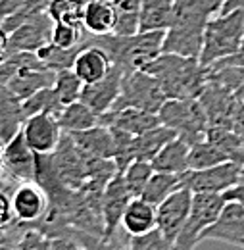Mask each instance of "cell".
<instances>
[{
	"label": "cell",
	"mask_w": 244,
	"mask_h": 250,
	"mask_svg": "<svg viewBox=\"0 0 244 250\" xmlns=\"http://www.w3.org/2000/svg\"><path fill=\"white\" fill-rule=\"evenodd\" d=\"M223 2L225 0H177L173 21L163 39V52L200 58L206 25L221 12Z\"/></svg>",
	"instance_id": "1"
},
{
	"label": "cell",
	"mask_w": 244,
	"mask_h": 250,
	"mask_svg": "<svg viewBox=\"0 0 244 250\" xmlns=\"http://www.w3.org/2000/svg\"><path fill=\"white\" fill-rule=\"evenodd\" d=\"M160 81L167 98H198L208 83V67L198 58L162 52L144 67Z\"/></svg>",
	"instance_id": "2"
},
{
	"label": "cell",
	"mask_w": 244,
	"mask_h": 250,
	"mask_svg": "<svg viewBox=\"0 0 244 250\" xmlns=\"http://www.w3.org/2000/svg\"><path fill=\"white\" fill-rule=\"evenodd\" d=\"M85 39L87 42L102 46L110 54L112 62L122 65L127 73L135 69H144L163 52L165 31H139L127 37L116 35V33H108V35L87 33Z\"/></svg>",
	"instance_id": "3"
},
{
	"label": "cell",
	"mask_w": 244,
	"mask_h": 250,
	"mask_svg": "<svg viewBox=\"0 0 244 250\" xmlns=\"http://www.w3.org/2000/svg\"><path fill=\"white\" fill-rule=\"evenodd\" d=\"M244 41V10L219 12L210 20L204 31V42L200 50L202 65L212 63L235 56Z\"/></svg>",
	"instance_id": "4"
},
{
	"label": "cell",
	"mask_w": 244,
	"mask_h": 250,
	"mask_svg": "<svg viewBox=\"0 0 244 250\" xmlns=\"http://www.w3.org/2000/svg\"><path fill=\"white\" fill-rule=\"evenodd\" d=\"M160 122L190 146L208 137L210 122L198 98H167L158 112Z\"/></svg>",
	"instance_id": "5"
},
{
	"label": "cell",
	"mask_w": 244,
	"mask_h": 250,
	"mask_svg": "<svg viewBox=\"0 0 244 250\" xmlns=\"http://www.w3.org/2000/svg\"><path fill=\"white\" fill-rule=\"evenodd\" d=\"M165 100H167V94L152 73H148L146 69H135L123 75L122 91L112 110L139 108L144 112L158 114Z\"/></svg>",
	"instance_id": "6"
},
{
	"label": "cell",
	"mask_w": 244,
	"mask_h": 250,
	"mask_svg": "<svg viewBox=\"0 0 244 250\" xmlns=\"http://www.w3.org/2000/svg\"><path fill=\"white\" fill-rule=\"evenodd\" d=\"M227 204L223 192H194L188 218L184 221L181 235L175 241V249L190 250L202 243L204 231L219 218L223 206Z\"/></svg>",
	"instance_id": "7"
},
{
	"label": "cell",
	"mask_w": 244,
	"mask_h": 250,
	"mask_svg": "<svg viewBox=\"0 0 244 250\" xmlns=\"http://www.w3.org/2000/svg\"><path fill=\"white\" fill-rule=\"evenodd\" d=\"M244 179V166L239 162H223L204 169H186L181 175L183 187L192 192H225Z\"/></svg>",
	"instance_id": "8"
},
{
	"label": "cell",
	"mask_w": 244,
	"mask_h": 250,
	"mask_svg": "<svg viewBox=\"0 0 244 250\" xmlns=\"http://www.w3.org/2000/svg\"><path fill=\"white\" fill-rule=\"evenodd\" d=\"M133 194L125 185L123 173L118 171L112 181L106 185L102 194V219H104V235H102V245L104 247H114L116 233L122 227L123 214L131 202Z\"/></svg>",
	"instance_id": "9"
},
{
	"label": "cell",
	"mask_w": 244,
	"mask_h": 250,
	"mask_svg": "<svg viewBox=\"0 0 244 250\" xmlns=\"http://www.w3.org/2000/svg\"><path fill=\"white\" fill-rule=\"evenodd\" d=\"M61 183L71 190H79L89 177V154L81 150L69 133L61 135L58 148L52 152Z\"/></svg>",
	"instance_id": "10"
},
{
	"label": "cell",
	"mask_w": 244,
	"mask_h": 250,
	"mask_svg": "<svg viewBox=\"0 0 244 250\" xmlns=\"http://www.w3.org/2000/svg\"><path fill=\"white\" fill-rule=\"evenodd\" d=\"M192 194L194 192L190 188L181 187L156 206V227L163 233V237L169 243H173V247H175L177 237L181 235L184 221L188 218Z\"/></svg>",
	"instance_id": "11"
},
{
	"label": "cell",
	"mask_w": 244,
	"mask_h": 250,
	"mask_svg": "<svg viewBox=\"0 0 244 250\" xmlns=\"http://www.w3.org/2000/svg\"><path fill=\"white\" fill-rule=\"evenodd\" d=\"M210 127H223V129H233V118H235V110L239 104L237 94L225 87H221L215 81H208L204 91L198 96Z\"/></svg>",
	"instance_id": "12"
},
{
	"label": "cell",
	"mask_w": 244,
	"mask_h": 250,
	"mask_svg": "<svg viewBox=\"0 0 244 250\" xmlns=\"http://www.w3.org/2000/svg\"><path fill=\"white\" fill-rule=\"evenodd\" d=\"M52 29H54V20L48 16V12L35 14L23 25H20L16 31H12L8 35L6 52L8 54L20 52V50L37 52L46 42H50Z\"/></svg>",
	"instance_id": "13"
},
{
	"label": "cell",
	"mask_w": 244,
	"mask_h": 250,
	"mask_svg": "<svg viewBox=\"0 0 244 250\" xmlns=\"http://www.w3.org/2000/svg\"><path fill=\"white\" fill-rule=\"evenodd\" d=\"M12 204L16 219L20 223L35 225L46 214L50 198L44 187L33 179V181H21L16 187V190L12 192Z\"/></svg>",
	"instance_id": "14"
},
{
	"label": "cell",
	"mask_w": 244,
	"mask_h": 250,
	"mask_svg": "<svg viewBox=\"0 0 244 250\" xmlns=\"http://www.w3.org/2000/svg\"><path fill=\"white\" fill-rule=\"evenodd\" d=\"M202 241H219L237 249H244V206L227 200L219 218L204 231Z\"/></svg>",
	"instance_id": "15"
},
{
	"label": "cell",
	"mask_w": 244,
	"mask_h": 250,
	"mask_svg": "<svg viewBox=\"0 0 244 250\" xmlns=\"http://www.w3.org/2000/svg\"><path fill=\"white\" fill-rule=\"evenodd\" d=\"M23 137L37 154H52L61 141L63 129L52 114H33L23 122Z\"/></svg>",
	"instance_id": "16"
},
{
	"label": "cell",
	"mask_w": 244,
	"mask_h": 250,
	"mask_svg": "<svg viewBox=\"0 0 244 250\" xmlns=\"http://www.w3.org/2000/svg\"><path fill=\"white\" fill-rule=\"evenodd\" d=\"M125 75V69L122 65L114 63L112 69L98 81L94 83H85L81 91V100L87 102L92 110L100 116L108 110H112L114 102L118 100L120 91H122V81Z\"/></svg>",
	"instance_id": "17"
},
{
	"label": "cell",
	"mask_w": 244,
	"mask_h": 250,
	"mask_svg": "<svg viewBox=\"0 0 244 250\" xmlns=\"http://www.w3.org/2000/svg\"><path fill=\"white\" fill-rule=\"evenodd\" d=\"M2 169H6L16 181H33L37 173V152L31 148L23 137V131H20L14 139L6 143L4 158H2Z\"/></svg>",
	"instance_id": "18"
},
{
	"label": "cell",
	"mask_w": 244,
	"mask_h": 250,
	"mask_svg": "<svg viewBox=\"0 0 244 250\" xmlns=\"http://www.w3.org/2000/svg\"><path fill=\"white\" fill-rule=\"evenodd\" d=\"M98 124L108 125L112 129H120L129 135H141L156 125H160V116L152 112H144L139 108H122V110H108L98 116Z\"/></svg>",
	"instance_id": "19"
},
{
	"label": "cell",
	"mask_w": 244,
	"mask_h": 250,
	"mask_svg": "<svg viewBox=\"0 0 244 250\" xmlns=\"http://www.w3.org/2000/svg\"><path fill=\"white\" fill-rule=\"evenodd\" d=\"M112 65H114V62H112L110 54L102 46L87 42V39H85V46L77 54L73 69L81 77L83 83H94V81L102 79L112 69Z\"/></svg>",
	"instance_id": "20"
},
{
	"label": "cell",
	"mask_w": 244,
	"mask_h": 250,
	"mask_svg": "<svg viewBox=\"0 0 244 250\" xmlns=\"http://www.w3.org/2000/svg\"><path fill=\"white\" fill-rule=\"evenodd\" d=\"M69 135L75 141V145L81 150H85L87 154L98 158H112L114 160V154H116V137H114V131L108 125L96 124L89 127V129L73 131Z\"/></svg>",
	"instance_id": "21"
},
{
	"label": "cell",
	"mask_w": 244,
	"mask_h": 250,
	"mask_svg": "<svg viewBox=\"0 0 244 250\" xmlns=\"http://www.w3.org/2000/svg\"><path fill=\"white\" fill-rule=\"evenodd\" d=\"M25 122L23 100L14 94L6 85H0V139L8 143L14 139Z\"/></svg>",
	"instance_id": "22"
},
{
	"label": "cell",
	"mask_w": 244,
	"mask_h": 250,
	"mask_svg": "<svg viewBox=\"0 0 244 250\" xmlns=\"http://www.w3.org/2000/svg\"><path fill=\"white\" fill-rule=\"evenodd\" d=\"M56 81V71L50 67H29V69H21L6 87L14 94H18L21 100L29 98L35 93L46 89V87H54Z\"/></svg>",
	"instance_id": "23"
},
{
	"label": "cell",
	"mask_w": 244,
	"mask_h": 250,
	"mask_svg": "<svg viewBox=\"0 0 244 250\" xmlns=\"http://www.w3.org/2000/svg\"><path fill=\"white\" fill-rule=\"evenodd\" d=\"M123 231L127 237L142 235L156 227V206L142 196H133L122 219Z\"/></svg>",
	"instance_id": "24"
},
{
	"label": "cell",
	"mask_w": 244,
	"mask_h": 250,
	"mask_svg": "<svg viewBox=\"0 0 244 250\" xmlns=\"http://www.w3.org/2000/svg\"><path fill=\"white\" fill-rule=\"evenodd\" d=\"M188 154H190V145L181 137H175L156 154L152 166L156 171H169L183 175L186 169H190Z\"/></svg>",
	"instance_id": "25"
},
{
	"label": "cell",
	"mask_w": 244,
	"mask_h": 250,
	"mask_svg": "<svg viewBox=\"0 0 244 250\" xmlns=\"http://www.w3.org/2000/svg\"><path fill=\"white\" fill-rule=\"evenodd\" d=\"M175 137H177L175 131L169 129L167 125H156L152 129L133 137V143H131L133 145V156H135V160H148V162H152L156 154Z\"/></svg>",
	"instance_id": "26"
},
{
	"label": "cell",
	"mask_w": 244,
	"mask_h": 250,
	"mask_svg": "<svg viewBox=\"0 0 244 250\" xmlns=\"http://www.w3.org/2000/svg\"><path fill=\"white\" fill-rule=\"evenodd\" d=\"M116 14L112 0H89L85 2L83 27L89 35H108L114 33Z\"/></svg>",
	"instance_id": "27"
},
{
	"label": "cell",
	"mask_w": 244,
	"mask_h": 250,
	"mask_svg": "<svg viewBox=\"0 0 244 250\" xmlns=\"http://www.w3.org/2000/svg\"><path fill=\"white\" fill-rule=\"evenodd\" d=\"M177 0H142L141 31H167L173 21Z\"/></svg>",
	"instance_id": "28"
},
{
	"label": "cell",
	"mask_w": 244,
	"mask_h": 250,
	"mask_svg": "<svg viewBox=\"0 0 244 250\" xmlns=\"http://www.w3.org/2000/svg\"><path fill=\"white\" fill-rule=\"evenodd\" d=\"M58 124L61 125L63 133H73V131H83L92 125L98 124V114L83 100H75L67 106L61 108L58 114Z\"/></svg>",
	"instance_id": "29"
},
{
	"label": "cell",
	"mask_w": 244,
	"mask_h": 250,
	"mask_svg": "<svg viewBox=\"0 0 244 250\" xmlns=\"http://www.w3.org/2000/svg\"><path fill=\"white\" fill-rule=\"evenodd\" d=\"M114 14H116V35H135L141 31V6L142 0H112Z\"/></svg>",
	"instance_id": "30"
},
{
	"label": "cell",
	"mask_w": 244,
	"mask_h": 250,
	"mask_svg": "<svg viewBox=\"0 0 244 250\" xmlns=\"http://www.w3.org/2000/svg\"><path fill=\"white\" fill-rule=\"evenodd\" d=\"M183 187L181 183V175L177 173H169V171H154L152 177L148 179L146 187L142 190V198L152 202L154 206H158L160 202H163L169 194H173L177 188Z\"/></svg>",
	"instance_id": "31"
},
{
	"label": "cell",
	"mask_w": 244,
	"mask_h": 250,
	"mask_svg": "<svg viewBox=\"0 0 244 250\" xmlns=\"http://www.w3.org/2000/svg\"><path fill=\"white\" fill-rule=\"evenodd\" d=\"M83 46H85V42L79 44V46H73V48H61V46H56L52 42H46L42 48L37 50V56L44 62L46 67H50L54 71H60V69L73 67L75 58L83 50Z\"/></svg>",
	"instance_id": "32"
},
{
	"label": "cell",
	"mask_w": 244,
	"mask_h": 250,
	"mask_svg": "<svg viewBox=\"0 0 244 250\" xmlns=\"http://www.w3.org/2000/svg\"><path fill=\"white\" fill-rule=\"evenodd\" d=\"M223 162H231V160L225 156V152L210 139H204L190 146V154H188L190 169H204V167H212V166L223 164Z\"/></svg>",
	"instance_id": "33"
},
{
	"label": "cell",
	"mask_w": 244,
	"mask_h": 250,
	"mask_svg": "<svg viewBox=\"0 0 244 250\" xmlns=\"http://www.w3.org/2000/svg\"><path fill=\"white\" fill-rule=\"evenodd\" d=\"M61 108L63 106H61L54 87H46V89H42V91H39V93H35L33 96L23 100V114H25V118H29L33 114H52V116L58 118Z\"/></svg>",
	"instance_id": "34"
},
{
	"label": "cell",
	"mask_w": 244,
	"mask_h": 250,
	"mask_svg": "<svg viewBox=\"0 0 244 250\" xmlns=\"http://www.w3.org/2000/svg\"><path fill=\"white\" fill-rule=\"evenodd\" d=\"M83 81L75 73L73 67L69 69H60L56 71V81H54V91L60 98L61 106H67L75 100H81V91H83Z\"/></svg>",
	"instance_id": "35"
},
{
	"label": "cell",
	"mask_w": 244,
	"mask_h": 250,
	"mask_svg": "<svg viewBox=\"0 0 244 250\" xmlns=\"http://www.w3.org/2000/svg\"><path fill=\"white\" fill-rule=\"evenodd\" d=\"M156 171L152 166V162L148 160H133L123 173V179H125V185L131 190L133 196H141L142 190L146 187L148 179L152 177V173Z\"/></svg>",
	"instance_id": "36"
},
{
	"label": "cell",
	"mask_w": 244,
	"mask_h": 250,
	"mask_svg": "<svg viewBox=\"0 0 244 250\" xmlns=\"http://www.w3.org/2000/svg\"><path fill=\"white\" fill-rule=\"evenodd\" d=\"M48 16L54 21H63L75 27H83V12L85 4L77 0H50L46 8Z\"/></svg>",
	"instance_id": "37"
},
{
	"label": "cell",
	"mask_w": 244,
	"mask_h": 250,
	"mask_svg": "<svg viewBox=\"0 0 244 250\" xmlns=\"http://www.w3.org/2000/svg\"><path fill=\"white\" fill-rule=\"evenodd\" d=\"M85 37H87L85 27H75V25H69L63 21H54L50 42L56 46H61V48H73V46L83 44Z\"/></svg>",
	"instance_id": "38"
},
{
	"label": "cell",
	"mask_w": 244,
	"mask_h": 250,
	"mask_svg": "<svg viewBox=\"0 0 244 250\" xmlns=\"http://www.w3.org/2000/svg\"><path fill=\"white\" fill-rule=\"evenodd\" d=\"M127 249L131 250H169L175 249L173 243H169L163 233L154 227L150 231L142 233V235H133V237H127Z\"/></svg>",
	"instance_id": "39"
},
{
	"label": "cell",
	"mask_w": 244,
	"mask_h": 250,
	"mask_svg": "<svg viewBox=\"0 0 244 250\" xmlns=\"http://www.w3.org/2000/svg\"><path fill=\"white\" fill-rule=\"evenodd\" d=\"M16 214H14V204H12V194L0 188V225H12L16 223Z\"/></svg>",
	"instance_id": "40"
},
{
	"label": "cell",
	"mask_w": 244,
	"mask_h": 250,
	"mask_svg": "<svg viewBox=\"0 0 244 250\" xmlns=\"http://www.w3.org/2000/svg\"><path fill=\"white\" fill-rule=\"evenodd\" d=\"M23 4H25V0H0V21L8 16L16 14Z\"/></svg>",
	"instance_id": "41"
},
{
	"label": "cell",
	"mask_w": 244,
	"mask_h": 250,
	"mask_svg": "<svg viewBox=\"0 0 244 250\" xmlns=\"http://www.w3.org/2000/svg\"><path fill=\"white\" fill-rule=\"evenodd\" d=\"M233 131L243 139L244 143V102L239 100L237 110H235V118H233Z\"/></svg>",
	"instance_id": "42"
},
{
	"label": "cell",
	"mask_w": 244,
	"mask_h": 250,
	"mask_svg": "<svg viewBox=\"0 0 244 250\" xmlns=\"http://www.w3.org/2000/svg\"><path fill=\"white\" fill-rule=\"evenodd\" d=\"M223 196H225V200H235V202H241L244 206V179L239 181L237 185H233L231 188H227L223 192Z\"/></svg>",
	"instance_id": "43"
},
{
	"label": "cell",
	"mask_w": 244,
	"mask_h": 250,
	"mask_svg": "<svg viewBox=\"0 0 244 250\" xmlns=\"http://www.w3.org/2000/svg\"><path fill=\"white\" fill-rule=\"evenodd\" d=\"M50 0H25L23 8H27L33 14H41V12H46Z\"/></svg>",
	"instance_id": "44"
},
{
	"label": "cell",
	"mask_w": 244,
	"mask_h": 250,
	"mask_svg": "<svg viewBox=\"0 0 244 250\" xmlns=\"http://www.w3.org/2000/svg\"><path fill=\"white\" fill-rule=\"evenodd\" d=\"M231 10H244V0H225L221 12H231Z\"/></svg>",
	"instance_id": "45"
},
{
	"label": "cell",
	"mask_w": 244,
	"mask_h": 250,
	"mask_svg": "<svg viewBox=\"0 0 244 250\" xmlns=\"http://www.w3.org/2000/svg\"><path fill=\"white\" fill-rule=\"evenodd\" d=\"M6 44H8V35L0 29V62L8 56V52H6Z\"/></svg>",
	"instance_id": "46"
},
{
	"label": "cell",
	"mask_w": 244,
	"mask_h": 250,
	"mask_svg": "<svg viewBox=\"0 0 244 250\" xmlns=\"http://www.w3.org/2000/svg\"><path fill=\"white\" fill-rule=\"evenodd\" d=\"M227 62L231 63H237V65H244V41H243V46H241V50L235 54V56H231V58H225Z\"/></svg>",
	"instance_id": "47"
},
{
	"label": "cell",
	"mask_w": 244,
	"mask_h": 250,
	"mask_svg": "<svg viewBox=\"0 0 244 250\" xmlns=\"http://www.w3.org/2000/svg\"><path fill=\"white\" fill-rule=\"evenodd\" d=\"M237 98H239V100H243L244 102V79H243V83H241V87H239V89H237Z\"/></svg>",
	"instance_id": "48"
},
{
	"label": "cell",
	"mask_w": 244,
	"mask_h": 250,
	"mask_svg": "<svg viewBox=\"0 0 244 250\" xmlns=\"http://www.w3.org/2000/svg\"><path fill=\"white\" fill-rule=\"evenodd\" d=\"M4 148H6V143L0 139V166H2V158H4Z\"/></svg>",
	"instance_id": "49"
},
{
	"label": "cell",
	"mask_w": 244,
	"mask_h": 250,
	"mask_svg": "<svg viewBox=\"0 0 244 250\" xmlns=\"http://www.w3.org/2000/svg\"><path fill=\"white\" fill-rule=\"evenodd\" d=\"M77 2H83V4H85V2H89V0H77Z\"/></svg>",
	"instance_id": "50"
}]
</instances>
